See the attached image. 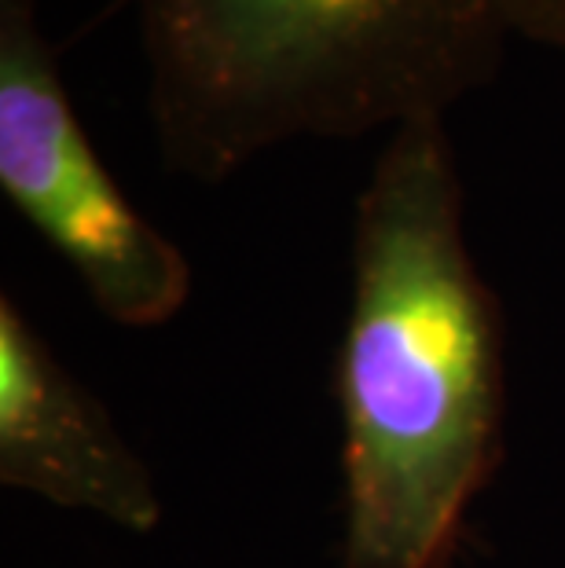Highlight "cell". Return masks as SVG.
Listing matches in <instances>:
<instances>
[{
  "instance_id": "5",
  "label": "cell",
  "mask_w": 565,
  "mask_h": 568,
  "mask_svg": "<svg viewBox=\"0 0 565 568\" xmlns=\"http://www.w3.org/2000/svg\"><path fill=\"white\" fill-rule=\"evenodd\" d=\"M514 33L565 59V0H511Z\"/></svg>"
},
{
  "instance_id": "3",
  "label": "cell",
  "mask_w": 565,
  "mask_h": 568,
  "mask_svg": "<svg viewBox=\"0 0 565 568\" xmlns=\"http://www.w3.org/2000/svg\"><path fill=\"white\" fill-rule=\"evenodd\" d=\"M0 191L118 326L151 331L191 297V264L107 173L33 0H0Z\"/></svg>"
},
{
  "instance_id": "1",
  "label": "cell",
  "mask_w": 565,
  "mask_h": 568,
  "mask_svg": "<svg viewBox=\"0 0 565 568\" xmlns=\"http://www.w3.org/2000/svg\"><path fill=\"white\" fill-rule=\"evenodd\" d=\"M334 396L342 568H444L503 433V312L444 118L390 132L356 199Z\"/></svg>"
},
{
  "instance_id": "2",
  "label": "cell",
  "mask_w": 565,
  "mask_h": 568,
  "mask_svg": "<svg viewBox=\"0 0 565 568\" xmlns=\"http://www.w3.org/2000/svg\"><path fill=\"white\" fill-rule=\"evenodd\" d=\"M162 162L221 184L291 140L444 118L496 78L511 0H129Z\"/></svg>"
},
{
  "instance_id": "4",
  "label": "cell",
  "mask_w": 565,
  "mask_h": 568,
  "mask_svg": "<svg viewBox=\"0 0 565 568\" xmlns=\"http://www.w3.org/2000/svg\"><path fill=\"white\" fill-rule=\"evenodd\" d=\"M0 485L137 536L162 525L151 469L11 294H0Z\"/></svg>"
}]
</instances>
